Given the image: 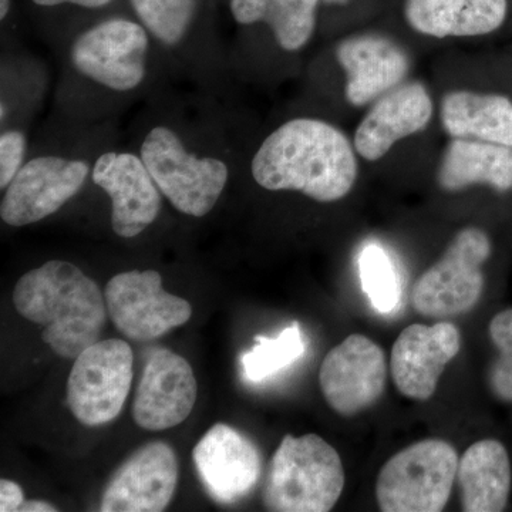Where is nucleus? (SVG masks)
<instances>
[{"label":"nucleus","instance_id":"1","mask_svg":"<svg viewBox=\"0 0 512 512\" xmlns=\"http://www.w3.org/2000/svg\"><path fill=\"white\" fill-rule=\"evenodd\" d=\"M251 173L265 190L302 192L318 202H335L355 185L357 163L339 128L299 117L265 138L252 157Z\"/></svg>","mask_w":512,"mask_h":512},{"label":"nucleus","instance_id":"2","mask_svg":"<svg viewBox=\"0 0 512 512\" xmlns=\"http://www.w3.org/2000/svg\"><path fill=\"white\" fill-rule=\"evenodd\" d=\"M13 303L20 316L43 326V342L63 359H76L99 342L109 315L99 285L66 261H49L23 275Z\"/></svg>","mask_w":512,"mask_h":512},{"label":"nucleus","instance_id":"3","mask_svg":"<svg viewBox=\"0 0 512 512\" xmlns=\"http://www.w3.org/2000/svg\"><path fill=\"white\" fill-rule=\"evenodd\" d=\"M345 483V467L335 447L318 434H288L269 463L262 500L269 511L328 512Z\"/></svg>","mask_w":512,"mask_h":512},{"label":"nucleus","instance_id":"4","mask_svg":"<svg viewBox=\"0 0 512 512\" xmlns=\"http://www.w3.org/2000/svg\"><path fill=\"white\" fill-rule=\"evenodd\" d=\"M138 154L165 200L188 217L202 218L210 214L227 187V163L191 150L170 126L151 127L141 141Z\"/></svg>","mask_w":512,"mask_h":512},{"label":"nucleus","instance_id":"5","mask_svg":"<svg viewBox=\"0 0 512 512\" xmlns=\"http://www.w3.org/2000/svg\"><path fill=\"white\" fill-rule=\"evenodd\" d=\"M458 454L447 441H417L394 454L380 470L376 498L384 512H439L450 500Z\"/></svg>","mask_w":512,"mask_h":512},{"label":"nucleus","instance_id":"6","mask_svg":"<svg viewBox=\"0 0 512 512\" xmlns=\"http://www.w3.org/2000/svg\"><path fill=\"white\" fill-rule=\"evenodd\" d=\"M491 241L480 228H464L448 244L441 259L417 279L413 308L426 318L464 315L484 292L483 265L491 255Z\"/></svg>","mask_w":512,"mask_h":512},{"label":"nucleus","instance_id":"7","mask_svg":"<svg viewBox=\"0 0 512 512\" xmlns=\"http://www.w3.org/2000/svg\"><path fill=\"white\" fill-rule=\"evenodd\" d=\"M151 36L138 20H101L74 39L70 64L80 76L114 93H130L147 76Z\"/></svg>","mask_w":512,"mask_h":512},{"label":"nucleus","instance_id":"8","mask_svg":"<svg viewBox=\"0 0 512 512\" xmlns=\"http://www.w3.org/2000/svg\"><path fill=\"white\" fill-rule=\"evenodd\" d=\"M131 382V346L120 339L99 340L74 359L67 380V406L83 426H103L123 410Z\"/></svg>","mask_w":512,"mask_h":512},{"label":"nucleus","instance_id":"9","mask_svg":"<svg viewBox=\"0 0 512 512\" xmlns=\"http://www.w3.org/2000/svg\"><path fill=\"white\" fill-rule=\"evenodd\" d=\"M107 312L117 330L136 342H150L191 319L190 302L163 289L153 269L113 276L104 291Z\"/></svg>","mask_w":512,"mask_h":512},{"label":"nucleus","instance_id":"10","mask_svg":"<svg viewBox=\"0 0 512 512\" xmlns=\"http://www.w3.org/2000/svg\"><path fill=\"white\" fill-rule=\"evenodd\" d=\"M92 175L86 160L37 156L26 161L3 194L0 218L9 227L36 224L62 210Z\"/></svg>","mask_w":512,"mask_h":512},{"label":"nucleus","instance_id":"11","mask_svg":"<svg viewBox=\"0 0 512 512\" xmlns=\"http://www.w3.org/2000/svg\"><path fill=\"white\" fill-rule=\"evenodd\" d=\"M386 380V355L365 335H350L330 350L319 372L323 397L343 417L356 416L379 402Z\"/></svg>","mask_w":512,"mask_h":512},{"label":"nucleus","instance_id":"12","mask_svg":"<svg viewBox=\"0 0 512 512\" xmlns=\"http://www.w3.org/2000/svg\"><path fill=\"white\" fill-rule=\"evenodd\" d=\"M92 180L109 195L111 228L120 238H136L156 222L164 195L140 154H101L94 161Z\"/></svg>","mask_w":512,"mask_h":512},{"label":"nucleus","instance_id":"13","mask_svg":"<svg viewBox=\"0 0 512 512\" xmlns=\"http://www.w3.org/2000/svg\"><path fill=\"white\" fill-rule=\"evenodd\" d=\"M192 460L202 485L218 504L244 500L262 474L261 454L254 441L224 423L215 424L201 437Z\"/></svg>","mask_w":512,"mask_h":512},{"label":"nucleus","instance_id":"14","mask_svg":"<svg viewBox=\"0 0 512 512\" xmlns=\"http://www.w3.org/2000/svg\"><path fill=\"white\" fill-rule=\"evenodd\" d=\"M178 484L173 447L151 441L134 451L111 476L101 512H160L170 505Z\"/></svg>","mask_w":512,"mask_h":512},{"label":"nucleus","instance_id":"15","mask_svg":"<svg viewBox=\"0 0 512 512\" xmlns=\"http://www.w3.org/2000/svg\"><path fill=\"white\" fill-rule=\"evenodd\" d=\"M197 396V379L190 363L171 350L154 349L137 386L133 419L144 430L173 429L188 419Z\"/></svg>","mask_w":512,"mask_h":512},{"label":"nucleus","instance_id":"16","mask_svg":"<svg viewBox=\"0 0 512 512\" xmlns=\"http://www.w3.org/2000/svg\"><path fill=\"white\" fill-rule=\"evenodd\" d=\"M460 349L461 333L451 322L407 326L394 342L390 357L394 384L403 396L427 402Z\"/></svg>","mask_w":512,"mask_h":512},{"label":"nucleus","instance_id":"17","mask_svg":"<svg viewBox=\"0 0 512 512\" xmlns=\"http://www.w3.org/2000/svg\"><path fill=\"white\" fill-rule=\"evenodd\" d=\"M433 116V101L419 82L399 84L379 97L355 134V148L367 161H377L404 137L424 130Z\"/></svg>","mask_w":512,"mask_h":512},{"label":"nucleus","instance_id":"18","mask_svg":"<svg viewBox=\"0 0 512 512\" xmlns=\"http://www.w3.org/2000/svg\"><path fill=\"white\" fill-rule=\"evenodd\" d=\"M336 57L345 70L346 100L360 107L372 103L403 82L409 72L406 52L386 37H350L336 47Z\"/></svg>","mask_w":512,"mask_h":512},{"label":"nucleus","instance_id":"19","mask_svg":"<svg viewBox=\"0 0 512 512\" xmlns=\"http://www.w3.org/2000/svg\"><path fill=\"white\" fill-rule=\"evenodd\" d=\"M461 508L466 512L504 511L511 494L512 470L501 441L485 439L467 448L458 460Z\"/></svg>","mask_w":512,"mask_h":512},{"label":"nucleus","instance_id":"20","mask_svg":"<svg viewBox=\"0 0 512 512\" xmlns=\"http://www.w3.org/2000/svg\"><path fill=\"white\" fill-rule=\"evenodd\" d=\"M508 0H406L404 16L417 32L440 37L481 36L507 18Z\"/></svg>","mask_w":512,"mask_h":512},{"label":"nucleus","instance_id":"21","mask_svg":"<svg viewBox=\"0 0 512 512\" xmlns=\"http://www.w3.org/2000/svg\"><path fill=\"white\" fill-rule=\"evenodd\" d=\"M439 185L460 191L471 185H488L497 191L512 190V147L456 138L441 160Z\"/></svg>","mask_w":512,"mask_h":512},{"label":"nucleus","instance_id":"22","mask_svg":"<svg viewBox=\"0 0 512 512\" xmlns=\"http://www.w3.org/2000/svg\"><path fill=\"white\" fill-rule=\"evenodd\" d=\"M441 121L451 137L512 147V101L501 94L448 93Z\"/></svg>","mask_w":512,"mask_h":512},{"label":"nucleus","instance_id":"23","mask_svg":"<svg viewBox=\"0 0 512 512\" xmlns=\"http://www.w3.org/2000/svg\"><path fill=\"white\" fill-rule=\"evenodd\" d=\"M305 352V336L298 322H293L276 338L256 336L255 345L241 357L244 379L251 383L264 382L298 362Z\"/></svg>","mask_w":512,"mask_h":512},{"label":"nucleus","instance_id":"24","mask_svg":"<svg viewBox=\"0 0 512 512\" xmlns=\"http://www.w3.org/2000/svg\"><path fill=\"white\" fill-rule=\"evenodd\" d=\"M130 6L151 39L175 49L190 33L198 0H130Z\"/></svg>","mask_w":512,"mask_h":512},{"label":"nucleus","instance_id":"25","mask_svg":"<svg viewBox=\"0 0 512 512\" xmlns=\"http://www.w3.org/2000/svg\"><path fill=\"white\" fill-rule=\"evenodd\" d=\"M318 6L319 0H268L262 22L282 49L298 52L312 39Z\"/></svg>","mask_w":512,"mask_h":512},{"label":"nucleus","instance_id":"26","mask_svg":"<svg viewBox=\"0 0 512 512\" xmlns=\"http://www.w3.org/2000/svg\"><path fill=\"white\" fill-rule=\"evenodd\" d=\"M360 285L373 308L390 313L400 302V279L392 256L377 244H367L359 255Z\"/></svg>","mask_w":512,"mask_h":512},{"label":"nucleus","instance_id":"27","mask_svg":"<svg viewBox=\"0 0 512 512\" xmlns=\"http://www.w3.org/2000/svg\"><path fill=\"white\" fill-rule=\"evenodd\" d=\"M490 338L498 350L490 369L491 390L503 402H512V308L497 313L488 326Z\"/></svg>","mask_w":512,"mask_h":512},{"label":"nucleus","instance_id":"28","mask_svg":"<svg viewBox=\"0 0 512 512\" xmlns=\"http://www.w3.org/2000/svg\"><path fill=\"white\" fill-rule=\"evenodd\" d=\"M28 156V137L18 128L0 134V190L5 191L25 165Z\"/></svg>","mask_w":512,"mask_h":512},{"label":"nucleus","instance_id":"29","mask_svg":"<svg viewBox=\"0 0 512 512\" xmlns=\"http://www.w3.org/2000/svg\"><path fill=\"white\" fill-rule=\"evenodd\" d=\"M268 0H229L232 18L239 25L251 26L264 20Z\"/></svg>","mask_w":512,"mask_h":512},{"label":"nucleus","instance_id":"30","mask_svg":"<svg viewBox=\"0 0 512 512\" xmlns=\"http://www.w3.org/2000/svg\"><path fill=\"white\" fill-rule=\"evenodd\" d=\"M25 503V494L19 484L10 480L0 481V511L19 512Z\"/></svg>","mask_w":512,"mask_h":512},{"label":"nucleus","instance_id":"31","mask_svg":"<svg viewBox=\"0 0 512 512\" xmlns=\"http://www.w3.org/2000/svg\"><path fill=\"white\" fill-rule=\"evenodd\" d=\"M40 8H56V6L72 5L83 9H101L109 6L113 0H32Z\"/></svg>","mask_w":512,"mask_h":512},{"label":"nucleus","instance_id":"32","mask_svg":"<svg viewBox=\"0 0 512 512\" xmlns=\"http://www.w3.org/2000/svg\"><path fill=\"white\" fill-rule=\"evenodd\" d=\"M57 508L53 504L45 503L40 500L25 501L22 507L19 508V512H55Z\"/></svg>","mask_w":512,"mask_h":512},{"label":"nucleus","instance_id":"33","mask_svg":"<svg viewBox=\"0 0 512 512\" xmlns=\"http://www.w3.org/2000/svg\"><path fill=\"white\" fill-rule=\"evenodd\" d=\"M10 6H12V0H0V20L2 22L8 18Z\"/></svg>","mask_w":512,"mask_h":512},{"label":"nucleus","instance_id":"34","mask_svg":"<svg viewBox=\"0 0 512 512\" xmlns=\"http://www.w3.org/2000/svg\"><path fill=\"white\" fill-rule=\"evenodd\" d=\"M323 2L330 3V5H339V3H345L346 0H323Z\"/></svg>","mask_w":512,"mask_h":512}]
</instances>
